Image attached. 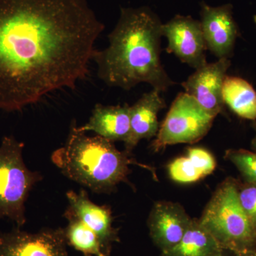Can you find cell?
<instances>
[{"label":"cell","instance_id":"cell-3","mask_svg":"<svg viewBox=\"0 0 256 256\" xmlns=\"http://www.w3.org/2000/svg\"><path fill=\"white\" fill-rule=\"evenodd\" d=\"M50 159L64 176L98 194L110 193L119 184L128 182L131 164L156 176L152 166L139 162L131 153L118 150L108 140L87 136L75 121L66 142L52 153Z\"/></svg>","mask_w":256,"mask_h":256},{"label":"cell","instance_id":"cell-16","mask_svg":"<svg viewBox=\"0 0 256 256\" xmlns=\"http://www.w3.org/2000/svg\"><path fill=\"white\" fill-rule=\"evenodd\" d=\"M223 100L234 114L242 119L256 120V92L245 79L226 76L223 85Z\"/></svg>","mask_w":256,"mask_h":256},{"label":"cell","instance_id":"cell-17","mask_svg":"<svg viewBox=\"0 0 256 256\" xmlns=\"http://www.w3.org/2000/svg\"><path fill=\"white\" fill-rule=\"evenodd\" d=\"M220 248L198 220L192 218L180 242L169 250L162 252L161 256H206Z\"/></svg>","mask_w":256,"mask_h":256},{"label":"cell","instance_id":"cell-5","mask_svg":"<svg viewBox=\"0 0 256 256\" xmlns=\"http://www.w3.org/2000/svg\"><path fill=\"white\" fill-rule=\"evenodd\" d=\"M24 144L5 136L0 144V218H8L23 226L26 222L25 203L42 176L28 169L24 161Z\"/></svg>","mask_w":256,"mask_h":256},{"label":"cell","instance_id":"cell-24","mask_svg":"<svg viewBox=\"0 0 256 256\" xmlns=\"http://www.w3.org/2000/svg\"><path fill=\"white\" fill-rule=\"evenodd\" d=\"M254 22H255V23L256 24V16H254Z\"/></svg>","mask_w":256,"mask_h":256},{"label":"cell","instance_id":"cell-21","mask_svg":"<svg viewBox=\"0 0 256 256\" xmlns=\"http://www.w3.org/2000/svg\"><path fill=\"white\" fill-rule=\"evenodd\" d=\"M227 252H228V250L220 248L218 250H215V252H210V254H208L206 256H230L227 254Z\"/></svg>","mask_w":256,"mask_h":256},{"label":"cell","instance_id":"cell-9","mask_svg":"<svg viewBox=\"0 0 256 256\" xmlns=\"http://www.w3.org/2000/svg\"><path fill=\"white\" fill-rule=\"evenodd\" d=\"M230 66L229 58H220L196 69L182 84L185 92L210 114L217 116L224 110L223 85Z\"/></svg>","mask_w":256,"mask_h":256},{"label":"cell","instance_id":"cell-7","mask_svg":"<svg viewBox=\"0 0 256 256\" xmlns=\"http://www.w3.org/2000/svg\"><path fill=\"white\" fill-rule=\"evenodd\" d=\"M168 40L166 52L174 54L182 63L198 69L207 63L206 43L200 22L191 16L176 15L162 26Z\"/></svg>","mask_w":256,"mask_h":256},{"label":"cell","instance_id":"cell-10","mask_svg":"<svg viewBox=\"0 0 256 256\" xmlns=\"http://www.w3.org/2000/svg\"><path fill=\"white\" fill-rule=\"evenodd\" d=\"M232 5L208 6L202 3V32L207 50L217 58H229L233 55L236 40L238 36V26L232 14Z\"/></svg>","mask_w":256,"mask_h":256},{"label":"cell","instance_id":"cell-23","mask_svg":"<svg viewBox=\"0 0 256 256\" xmlns=\"http://www.w3.org/2000/svg\"><path fill=\"white\" fill-rule=\"evenodd\" d=\"M252 151L256 152V134L255 137L252 140Z\"/></svg>","mask_w":256,"mask_h":256},{"label":"cell","instance_id":"cell-22","mask_svg":"<svg viewBox=\"0 0 256 256\" xmlns=\"http://www.w3.org/2000/svg\"><path fill=\"white\" fill-rule=\"evenodd\" d=\"M234 256H256V248L234 254Z\"/></svg>","mask_w":256,"mask_h":256},{"label":"cell","instance_id":"cell-12","mask_svg":"<svg viewBox=\"0 0 256 256\" xmlns=\"http://www.w3.org/2000/svg\"><path fill=\"white\" fill-rule=\"evenodd\" d=\"M66 196L69 204L67 210L95 232L106 254L110 256L112 244L120 242L118 229L112 226L110 207L94 204L85 190L69 191Z\"/></svg>","mask_w":256,"mask_h":256},{"label":"cell","instance_id":"cell-15","mask_svg":"<svg viewBox=\"0 0 256 256\" xmlns=\"http://www.w3.org/2000/svg\"><path fill=\"white\" fill-rule=\"evenodd\" d=\"M216 166L212 153L204 148H191L186 156L173 160L168 170L170 178L176 182L193 183L212 174Z\"/></svg>","mask_w":256,"mask_h":256},{"label":"cell","instance_id":"cell-19","mask_svg":"<svg viewBox=\"0 0 256 256\" xmlns=\"http://www.w3.org/2000/svg\"><path fill=\"white\" fill-rule=\"evenodd\" d=\"M224 158L237 168L244 182L256 184V152L245 149H228L226 151Z\"/></svg>","mask_w":256,"mask_h":256},{"label":"cell","instance_id":"cell-18","mask_svg":"<svg viewBox=\"0 0 256 256\" xmlns=\"http://www.w3.org/2000/svg\"><path fill=\"white\" fill-rule=\"evenodd\" d=\"M64 216L68 220L65 230L67 244L84 256H108L95 232L68 210Z\"/></svg>","mask_w":256,"mask_h":256},{"label":"cell","instance_id":"cell-4","mask_svg":"<svg viewBox=\"0 0 256 256\" xmlns=\"http://www.w3.org/2000/svg\"><path fill=\"white\" fill-rule=\"evenodd\" d=\"M237 184L230 176L224 180L198 220L222 249L233 254L256 248V232L240 206Z\"/></svg>","mask_w":256,"mask_h":256},{"label":"cell","instance_id":"cell-1","mask_svg":"<svg viewBox=\"0 0 256 256\" xmlns=\"http://www.w3.org/2000/svg\"><path fill=\"white\" fill-rule=\"evenodd\" d=\"M104 28L86 0H0V110L74 88Z\"/></svg>","mask_w":256,"mask_h":256},{"label":"cell","instance_id":"cell-2","mask_svg":"<svg viewBox=\"0 0 256 256\" xmlns=\"http://www.w3.org/2000/svg\"><path fill=\"white\" fill-rule=\"evenodd\" d=\"M162 24L146 6L121 8L117 24L108 36L109 46L95 50L98 76L109 86L130 90L141 82L159 92L175 82L160 60Z\"/></svg>","mask_w":256,"mask_h":256},{"label":"cell","instance_id":"cell-6","mask_svg":"<svg viewBox=\"0 0 256 256\" xmlns=\"http://www.w3.org/2000/svg\"><path fill=\"white\" fill-rule=\"evenodd\" d=\"M216 117L188 94L180 92L160 126L151 148L159 152L173 144L198 142L206 136Z\"/></svg>","mask_w":256,"mask_h":256},{"label":"cell","instance_id":"cell-14","mask_svg":"<svg viewBox=\"0 0 256 256\" xmlns=\"http://www.w3.org/2000/svg\"><path fill=\"white\" fill-rule=\"evenodd\" d=\"M130 107L124 106H104L97 104L86 124L78 127L82 132L92 131L96 136L111 142H126L130 130Z\"/></svg>","mask_w":256,"mask_h":256},{"label":"cell","instance_id":"cell-11","mask_svg":"<svg viewBox=\"0 0 256 256\" xmlns=\"http://www.w3.org/2000/svg\"><path fill=\"white\" fill-rule=\"evenodd\" d=\"M192 220L180 204L156 202L148 220L150 236L161 252H166L180 242Z\"/></svg>","mask_w":256,"mask_h":256},{"label":"cell","instance_id":"cell-13","mask_svg":"<svg viewBox=\"0 0 256 256\" xmlns=\"http://www.w3.org/2000/svg\"><path fill=\"white\" fill-rule=\"evenodd\" d=\"M160 92L153 89L130 107V130L127 140L124 142L127 152H132L142 140L156 137L160 128L158 114L166 107Z\"/></svg>","mask_w":256,"mask_h":256},{"label":"cell","instance_id":"cell-8","mask_svg":"<svg viewBox=\"0 0 256 256\" xmlns=\"http://www.w3.org/2000/svg\"><path fill=\"white\" fill-rule=\"evenodd\" d=\"M64 228L0 233V256H68Z\"/></svg>","mask_w":256,"mask_h":256},{"label":"cell","instance_id":"cell-20","mask_svg":"<svg viewBox=\"0 0 256 256\" xmlns=\"http://www.w3.org/2000/svg\"><path fill=\"white\" fill-rule=\"evenodd\" d=\"M237 193L240 206L256 232V184L238 181Z\"/></svg>","mask_w":256,"mask_h":256}]
</instances>
